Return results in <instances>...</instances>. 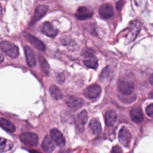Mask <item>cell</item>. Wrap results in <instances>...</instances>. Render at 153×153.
I'll use <instances>...</instances> for the list:
<instances>
[{"instance_id":"6da1fadb","label":"cell","mask_w":153,"mask_h":153,"mask_svg":"<svg viewBox=\"0 0 153 153\" xmlns=\"http://www.w3.org/2000/svg\"><path fill=\"white\" fill-rule=\"evenodd\" d=\"M1 50L11 58H16L19 54V48L13 43L9 41H4L0 43Z\"/></svg>"},{"instance_id":"7a4b0ae2","label":"cell","mask_w":153,"mask_h":153,"mask_svg":"<svg viewBox=\"0 0 153 153\" xmlns=\"http://www.w3.org/2000/svg\"><path fill=\"white\" fill-rule=\"evenodd\" d=\"M20 140L22 143L30 146H36L38 143V137L33 133H25L20 135Z\"/></svg>"},{"instance_id":"3957f363","label":"cell","mask_w":153,"mask_h":153,"mask_svg":"<svg viewBox=\"0 0 153 153\" xmlns=\"http://www.w3.org/2000/svg\"><path fill=\"white\" fill-rule=\"evenodd\" d=\"M66 105L70 108L76 109L80 108L84 105V100L75 96H68L65 99Z\"/></svg>"},{"instance_id":"277c9868","label":"cell","mask_w":153,"mask_h":153,"mask_svg":"<svg viewBox=\"0 0 153 153\" xmlns=\"http://www.w3.org/2000/svg\"><path fill=\"white\" fill-rule=\"evenodd\" d=\"M48 7L45 5H39L35 8L33 15L31 19L30 25H33L35 23L39 21L47 12Z\"/></svg>"},{"instance_id":"5b68a950","label":"cell","mask_w":153,"mask_h":153,"mask_svg":"<svg viewBox=\"0 0 153 153\" xmlns=\"http://www.w3.org/2000/svg\"><path fill=\"white\" fill-rule=\"evenodd\" d=\"M131 133L130 131L125 127H123L118 133V140L121 145L127 147L130 142Z\"/></svg>"},{"instance_id":"8992f818","label":"cell","mask_w":153,"mask_h":153,"mask_svg":"<svg viewBox=\"0 0 153 153\" xmlns=\"http://www.w3.org/2000/svg\"><path fill=\"white\" fill-rule=\"evenodd\" d=\"M100 91V87L96 84H94L89 85L84 89V94L87 98L94 99L99 95Z\"/></svg>"},{"instance_id":"52a82bcc","label":"cell","mask_w":153,"mask_h":153,"mask_svg":"<svg viewBox=\"0 0 153 153\" xmlns=\"http://www.w3.org/2000/svg\"><path fill=\"white\" fill-rule=\"evenodd\" d=\"M93 16V11L86 7H79L75 14L76 18L78 20H84L91 18Z\"/></svg>"},{"instance_id":"ba28073f","label":"cell","mask_w":153,"mask_h":153,"mask_svg":"<svg viewBox=\"0 0 153 153\" xmlns=\"http://www.w3.org/2000/svg\"><path fill=\"white\" fill-rule=\"evenodd\" d=\"M134 88V84L131 81H121L118 84V89L122 94H130L133 93Z\"/></svg>"},{"instance_id":"9c48e42d","label":"cell","mask_w":153,"mask_h":153,"mask_svg":"<svg viewBox=\"0 0 153 153\" xmlns=\"http://www.w3.org/2000/svg\"><path fill=\"white\" fill-rule=\"evenodd\" d=\"M88 120V114L86 111L83 110L77 114L75 118V124L77 128L82 131L84 128V126Z\"/></svg>"},{"instance_id":"30bf717a","label":"cell","mask_w":153,"mask_h":153,"mask_svg":"<svg viewBox=\"0 0 153 153\" xmlns=\"http://www.w3.org/2000/svg\"><path fill=\"white\" fill-rule=\"evenodd\" d=\"M50 135L51 139L59 147H62L65 145V138L62 133L57 128H53L51 130Z\"/></svg>"},{"instance_id":"8fae6325","label":"cell","mask_w":153,"mask_h":153,"mask_svg":"<svg viewBox=\"0 0 153 153\" xmlns=\"http://www.w3.org/2000/svg\"><path fill=\"white\" fill-rule=\"evenodd\" d=\"M99 13L100 16L105 19H107L111 18L113 16L114 13V8L112 5L109 4H106L102 5L99 7Z\"/></svg>"},{"instance_id":"7c38bea8","label":"cell","mask_w":153,"mask_h":153,"mask_svg":"<svg viewBox=\"0 0 153 153\" xmlns=\"http://www.w3.org/2000/svg\"><path fill=\"white\" fill-rule=\"evenodd\" d=\"M25 36L26 39L36 49L40 50V51H44L45 49V45L44 43L38 38H36L35 36L32 35L30 33H25Z\"/></svg>"},{"instance_id":"4fadbf2b","label":"cell","mask_w":153,"mask_h":153,"mask_svg":"<svg viewBox=\"0 0 153 153\" xmlns=\"http://www.w3.org/2000/svg\"><path fill=\"white\" fill-rule=\"evenodd\" d=\"M41 31L44 34L50 38L55 37L58 33V30L55 28L50 22H47L43 23Z\"/></svg>"},{"instance_id":"5bb4252c","label":"cell","mask_w":153,"mask_h":153,"mask_svg":"<svg viewBox=\"0 0 153 153\" xmlns=\"http://www.w3.org/2000/svg\"><path fill=\"white\" fill-rule=\"evenodd\" d=\"M84 63L87 67L94 69L98 66V62L96 57L93 54L90 53H85Z\"/></svg>"},{"instance_id":"9a60e30c","label":"cell","mask_w":153,"mask_h":153,"mask_svg":"<svg viewBox=\"0 0 153 153\" xmlns=\"http://www.w3.org/2000/svg\"><path fill=\"white\" fill-rule=\"evenodd\" d=\"M24 50H25L26 62L28 66L30 67L35 66L36 65V58H35V56L33 51L29 46H25Z\"/></svg>"},{"instance_id":"2e32d148","label":"cell","mask_w":153,"mask_h":153,"mask_svg":"<svg viewBox=\"0 0 153 153\" xmlns=\"http://www.w3.org/2000/svg\"><path fill=\"white\" fill-rule=\"evenodd\" d=\"M131 120L135 123H139L143 120V115L139 108H134L130 112Z\"/></svg>"},{"instance_id":"e0dca14e","label":"cell","mask_w":153,"mask_h":153,"mask_svg":"<svg viewBox=\"0 0 153 153\" xmlns=\"http://www.w3.org/2000/svg\"><path fill=\"white\" fill-rule=\"evenodd\" d=\"M41 147L45 152L48 153H51L54 151L55 146L48 135L45 136V137L43 139L41 144Z\"/></svg>"},{"instance_id":"ac0fdd59","label":"cell","mask_w":153,"mask_h":153,"mask_svg":"<svg viewBox=\"0 0 153 153\" xmlns=\"http://www.w3.org/2000/svg\"><path fill=\"white\" fill-rule=\"evenodd\" d=\"M130 32L129 35L128 36V39L130 41H133L136 36H137V33L139 32L140 30V24L139 22L137 21H134L132 24L130 25Z\"/></svg>"},{"instance_id":"d6986e66","label":"cell","mask_w":153,"mask_h":153,"mask_svg":"<svg viewBox=\"0 0 153 153\" xmlns=\"http://www.w3.org/2000/svg\"><path fill=\"white\" fill-rule=\"evenodd\" d=\"M105 120L107 126H113L117 120L116 112L111 109L108 110L105 113Z\"/></svg>"},{"instance_id":"ffe728a7","label":"cell","mask_w":153,"mask_h":153,"mask_svg":"<svg viewBox=\"0 0 153 153\" xmlns=\"http://www.w3.org/2000/svg\"><path fill=\"white\" fill-rule=\"evenodd\" d=\"M89 128L92 133L96 135L100 133L102 130L101 124L99 120L96 118H93L90 121Z\"/></svg>"},{"instance_id":"44dd1931","label":"cell","mask_w":153,"mask_h":153,"mask_svg":"<svg viewBox=\"0 0 153 153\" xmlns=\"http://www.w3.org/2000/svg\"><path fill=\"white\" fill-rule=\"evenodd\" d=\"M49 91L51 96L55 100H60L63 97V94L60 89L55 85H51L50 87Z\"/></svg>"},{"instance_id":"7402d4cb","label":"cell","mask_w":153,"mask_h":153,"mask_svg":"<svg viewBox=\"0 0 153 153\" xmlns=\"http://www.w3.org/2000/svg\"><path fill=\"white\" fill-rule=\"evenodd\" d=\"M0 127L8 132H14L16 130L14 125L10 121L4 118L0 119Z\"/></svg>"},{"instance_id":"603a6c76","label":"cell","mask_w":153,"mask_h":153,"mask_svg":"<svg viewBox=\"0 0 153 153\" xmlns=\"http://www.w3.org/2000/svg\"><path fill=\"white\" fill-rule=\"evenodd\" d=\"M12 148V142L4 137H0V152L9 151Z\"/></svg>"},{"instance_id":"cb8c5ba5","label":"cell","mask_w":153,"mask_h":153,"mask_svg":"<svg viewBox=\"0 0 153 153\" xmlns=\"http://www.w3.org/2000/svg\"><path fill=\"white\" fill-rule=\"evenodd\" d=\"M38 60H39V64L41 66V68L42 72L45 74L48 75L49 73V71H50V66H49L48 62H47L45 59L44 57V56H42L40 54H38Z\"/></svg>"},{"instance_id":"d4e9b609","label":"cell","mask_w":153,"mask_h":153,"mask_svg":"<svg viewBox=\"0 0 153 153\" xmlns=\"http://www.w3.org/2000/svg\"><path fill=\"white\" fill-rule=\"evenodd\" d=\"M130 94H128V95L122 94L120 96V98L121 100V101L123 102L131 103L136 99V96L135 95H131V96Z\"/></svg>"},{"instance_id":"484cf974","label":"cell","mask_w":153,"mask_h":153,"mask_svg":"<svg viewBox=\"0 0 153 153\" xmlns=\"http://www.w3.org/2000/svg\"><path fill=\"white\" fill-rule=\"evenodd\" d=\"M146 114L149 116L150 117H152L153 115V103L149 104L148 106H146L145 109Z\"/></svg>"},{"instance_id":"4316f807","label":"cell","mask_w":153,"mask_h":153,"mask_svg":"<svg viewBox=\"0 0 153 153\" xmlns=\"http://www.w3.org/2000/svg\"><path fill=\"white\" fill-rule=\"evenodd\" d=\"M110 72H111V70H110V68H109V66L106 67L105 68H104V69L102 71V72L101 73V77L105 78V77L109 75Z\"/></svg>"},{"instance_id":"83f0119b","label":"cell","mask_w":153,"mask_h":153,"mask_svg":"<svg viewBox=\"0 0 153 153\" xmlns=\"http://www.w3.org/2000/svg\"><path fill=\"white\" fill-rule=\"evenodd\" d=\"M111 153H123V150L120 146L116 145L112 148Z\"/></svg>"},{"instance_id":"f1b7e54d","label":"cell","mask_w":153,"mask_h":153,"mask_svg":"<svg viewBox=\"0 0 153 153\" xmlns=\"http://www.w3.org/2000/svg\"><path fill=\"white\" fill-rule=\"evenodd\" d=\"M123 6V0H119L117 2V4H116V8H117V10L118 11L120 10L122 8V7Z\"/></svg>"},{"instance_id":"f546056e","label":"cell","mask_w":153,"mask_h":153,"mask_svg":"<svg viewBox=\"0 0 153 153\" xmlns=\"http://www.w3.org/2000/svg\"><path fill=\"white\" fill-rule=\"evenodd\" d=\"M59 153H71V152L66 149H62L59 152Z\"/></svg>"},{"instance_id":"4dcf8cb0","label":"cell","mask_w":153,"mask_h":153,"mask_svg":"<svg viewBox=\"0 0 153 153\" xmlns=\"http://www.w3.org/2000/svg\"><path fill=\"white\" fill-rule=\"evenodd\" d=\"M4 60V55L2 54V53L0 51V63L1 62H2Z\"/></svg>"},{"instance_id":"1f68e13d","label":"cell","mask_w":153,"mask_h":153,"mask_svg":"<svg viewBox=\"0 0 153 153\" xmlns=\"http://www.w3.org/2000/svg\"><path fill=\"white\" fill-rule=\"evenodd\" d=\"M149 82L151 85L153 84V77H152V75H151V76H149Z\"/></svg>"},{"instance_id":"d6a6232c","label":"cell","mask_w":153,"mask_h":153,"mask_svg":"<svg viewBox=\"0 0 153 153\" xmlns=\"http://www.w3.org/2000/svg\"><path fill=\"white\" fill-rule=\"evenodd\" d=\"M32 153H40V152H36V151H32Z\"/></svg>"}]
</instances>
